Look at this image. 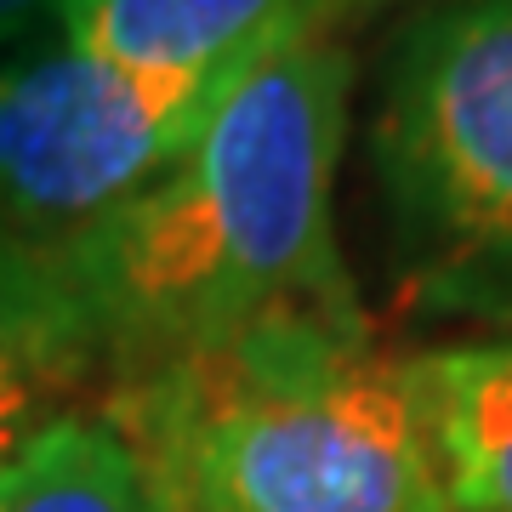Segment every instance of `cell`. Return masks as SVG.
I'll return each instance as SVG.
<instances>
[{
    "instance_id": "9",
    "label": "cell",
    "mask_w": 512,
    "mask_h": 512,
    "mask_svg": "<svg viewBox=\"0 0 512 512\" xmlns=\"http://www.w3.org/2000/svg\"><path fill=\"white\" fill-rule=\"evenodd\" d=\"M160 490V484H154ZM160 507L165 512H211V507H200V501H177V495H160Z\"/></svg>"
},
{
    "instance_id": "7",
    "label": "cell",
    "mask_w": 512,
    "mask_h": 512,
    "mask_svg": "<svg viewBox=\"0 0 512 512\" xmlns=\"http://www.w3.org/2000/svg\"><path fill=\"white\" fill-rule=\"evenodd\" d=\"M0 512H165L114 416H52L0 461Z\"/></svg>"
},
{
    "instance_id": "10",
    "label": "cell",
    "mask_w": 512,
    "mask_h": 512,
    "mask_svg": "<svg viewBox=\"0 0 512 512\" xmlns=\"http://www.w3.org/2000/svg\"><path fill=\"white\" fill-rule=\"evenodd\" d=\"M0 461H6V399H0Z\"/></svg>"
},
{
    "instance_id": "2",
    "label": "cell",
    "mask_w": 512,
    "mask_h": 512,
    "mask_svg": "<svg viewBox=\"0 0 512 512\" xmlns=\"http://www.w3.org/2000/svg\"><path fill=\"white\" fill-rule=\"evenodd\" d=\"M160 495L211 512H450L416 359L365 313H279L109 410Z\"/></svg>"
},
{
    "instance_id": "4",
    "label": "cell",
    "mask_w": 512,
    "mask_h": 512,
    "mask_svg": "<svg viewBox=\"0 0 512 512\" xmlns=\"http://www.w3.org/2000/svg\"><path fill=\"white\" fill-rule=\"evenodd\" d=\"M234 69L143 74L74 40L0 57V313L194 143Z\"/></svg>"
},
{
    "instance_id": "5",
    "label": "cell",
    "mask_w": 512,
    "mask_h": 512,
    "mask_svg": "<svg viewBox=\"0 0 512 512\" xmlns=\"http://www.w3.org/2000/svg\"><path fill=\"white\" fill-rule=\"evenodd\" d=\"M353 0H57L80 52L143 74H217L302 23H342Z\"/></svg>"
},
{
    "instance_id": "8",
    "label": "cell",
    "mask_w": 512,
    "mask_h": 512,
    "mask_svg": "<svg viewBox=\"0 0 512 512\" xmlns=\"http://www.w3.org/2000/svg\"><path fill=\"white\" fill-rule=\"evenodd\" d=\"M57 0H0V57L12 52L23 35H35L40 23L52 18Z\"/></svg>"
},
{
    "instance_id": "6",
    "label": "cell",
    "mask_w": 512,
    "mask_h": 512,
    "mask_svg": "<svg viewBox=\"0 0 512 512\" xmlns=\"http://www.w3.org/2000/svg\"><path fill=\"white\" fill-rule=\"evenodd\" d=\"M416 382L433 421L444 507L512 512V336L421 353Z\"/></svg>"
},
{
    "instance_id": "1",
    "label": "cell",
    "mask_w": 512,
    "mask_h": 512,
    "mask_svg": "<svg viewBox=\"0 0 512 512\" xmlns=\"http://www.w3.org/2000/svg\"><path fill=\"white\" fill-rule=\"evenodd\" d=\"M353 57L336 23L256 46L194 143L0 313V370L131 382L279 313H359L330 234Z\"/></svg>"
},
{
    "instance_id": "3",
    "label": "cell",
    "mask_w": 512,
    "mask_h": 512,
    "mask_svg": "<svg viewBox=\"0 0 512 512\" xmlns=\"http://www.w3.org/2000/svg\"><path fill=\"white\" fill-rule=\"evenodd\" d=\"M370 165L427 302L512 308V0H427L382 57Z\"/></svg>"
}]
</instances>
